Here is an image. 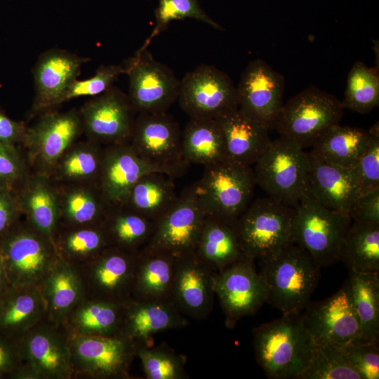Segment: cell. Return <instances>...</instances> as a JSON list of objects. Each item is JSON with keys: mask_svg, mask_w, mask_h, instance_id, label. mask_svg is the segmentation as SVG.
<instances>
[{"mask_svg": "<svg viewBox=\"0 0 379 379\" xmlns=\"http://www.w3.org/2000/svg\"><path fill=\"white\" fill-rule=\"evenodd\" d=\"M27 128L24 124L9 118L0 109V142L15 145L22 141Z\"/></svg>", "mask_w": 379, "mask_h": 379, "instance_id": "cell-53", "label": "cell"}, {"mask_svg": "<svg viewBox=\"0 0 379 379\" xmlns=\"http://www.w3.org/2000/svg\"><path fill=\"white\" fill-rule=\"evenodd\" d=\"M182 149L190 165L206 166L227 159L225 137L215 119H190L182 131Z\"/></svg>", "mask_w": 379, "mask_h": 379, "instance_id": "cell-31", "label": "cell"}, {"mask_svg": "<svg viewBox=\"0 0 379 379\" xmlns=\"http://www.w3.org/2000/svg\"><path fill=\"white\" fill-rule=\"evenodd\" d=\"M352 221L379 224V187L357 197L349 212Z\"/></svg>", "mask_w": 379, "mask_h": 379, "instance_id": "cell-50", "label": "cell"}, {"mask_svg": "<svg viewBox=\"0 0 379 379\" xmlns=\"http://www.w3.org/2000/svg\"><path fill=\"white\" fill-rule=\"evenodd\" d=\"M108 246L109 244L103 228L74 232L65 241V249L74 255L99 254Z\"/></svg>", "mask_w": 379, "mask_h": 379, "instance_id": "cell-48", "label": "cell"}, {"mask_svg": "<svg viewBox=\"0 0 379 379\" xmlns=\"http://www.w3.org/2000/svg\"><path fill=\"white\" fill-rule=\"evenodd\" d=\"M215 120L225 137L227 158L234 162L254 164L272 142L270 131L238 107Z\"/></svg>", "mask_w": 379, "mask_h": 379, "instance_id": "cell-24", "label": "cell"}, {"mask_svg": "<svg viewBox=\"0 0 379 379\" xmlns=\"http://www.w3.org/2000/svg\"><path fill=\"white\" fill-rule=\"evenodd\" d=\"M48 239L25 228L13 227L0 239V254L12 287L36 286L56 262Z\"/></svg>", "mask_w": 379, "mask_h": 379, "instance_id": "cell-10", "label": "cell"}, {"mask_svg": "<svg viewBox=\"0 0 379 379\" xmlns=\"http://www.w3.org/2000/svg\"><path fill=\"white\" fill-rule=\"evenodd\" d=\"M128 98L138 114L166 112L177 100L180 80L147 50L136 51L124 65Z\"/></svg>", "mask_w": 379, "mask_h": 379, "instance_id": "cell-9", "label": "cell"}, {"mask_svg": "<svg viewBox=\"0 0 379 379\" xmlns=\"http://www.w3.org/2000/svg\"><path fill=\"white\" fill-rule=\"evenodd\" d=\"M44 283L46 307L56 317L68 312L80 298L81 291L79 277L64 262L56 260Z\"/></svg>", "mask_w": 379, "mask_h": 379, "instance_id": "cell-37", "label": "cell"}, {"mask_svg": "<svg viewBox=\"0 0 379 379\" xmlns=\"http://www.w3.org/2000/svg\"><path fill=\"white\" fill-rule=\"evenodd\" d=\"M215 272L246 257L234 224L206 215L194 250Z\"/></svg>", "mask_w": 379, "mask_h": 379, "instance_id": "cell-28", "label": "cell"}, {"mask_svg": "<svg viewBox=\"0 0 379 379\" xmlns=\"http://www.w3.org/2000/svg\"><path fill=\"white\" fill-rule=\"evenodd\" d=\"M3 377V375L0 373V378Z\"/></svg>", "mask_w": 379, "mask_h": 379, "instance_id": "cell-55", "label": "cell"}, {"mask_svg": "<svg viewBox=\"0 0 379 379\" xmlns=\"http://www.w3.org/2000/svg\"><path fill=\"white\" fill-rule=\"evenodd\" d=\"M24 173L25 167L15 146L0 142V185L13 190Z\"/></svg>", "mask_w": 379, "mask_h": 379, "instance_id": "cell-49", "label": "cell"}, {"mask_svg": "<svg viewBox=\"0 0 379 379\" xmlns=\"http://www.w3.org/2000/svg\"><path fill=\"white\" fill-rule=\"evenodd\" d=\"M83 129L79 112H45L30 128L23 142L32 159L45 168L55 165Z\"/></svg>", "mask_w": 379, "mask_h": 379, "instance_id": "cell-20", "label": "cell"}, {"mask_svg": "<svg viewBox=\"0 0 379 379\" xmlns=\"http://www.w3.org/2000/svg\"><path fill=\"white\" fill-rule=\"evenodd\" d=\"M298 379H361L341 347L317 345L311 361Z\"/></svg>", "mask_w": 379, "mask_h": 379, "instance_id": "cell-41", "label": "cell"}, {"mask_svg": "<svg viewBox=\"0 0 379 379\" xmlns=\"http://www.w3.org/2000/svg\"><path fill=\"white\" fill-rule=\"evenodd\" d=\"M259 263L266 286V302L283 314L301 313L321 277V267L310 254L293 242Z\"/></svg>", "mask_w": 379, "mask_h": 379, "instance_id": "cell-2", "label": "cell"}, {"mask_svg": "<svg viewBox=\"0 0 379 379\" xmlns=\"http://www.w3.org/2000/svg\"><path fill=\"white\" fill-rule=\"evenodd\" d=\"M107 204L102 197L98 198L91 191L83 189L69 192L64 200V213L66 217L77 224H84L95 220L106 215Z\"/></svg>", "mask_w": 379, "mask_h": 379, "instance_id": "cell-46", "label": "cell"}, {"mask_svg": "<svg viewBox=\"0 0 379 379\" xmlns=\"http://www.w3.org/2000/svg\"><path fill=\"white\" fill-rule=\"evenodd\" d=\"M137 253L110 246L98 255L91 279L99 299L124 302L131 298Z\"/></svg>", "mask_w": 379, "mask_h": 379, "instance_id": "cell-25", "label": "cell"}, {"mask_svg": "<svg viewBox=\"0 0 379 379\" xmlns=\"http://www.w3.org/2000/svg\"><path fill=\"white\" fill-rule=\"evenodd\" d=\"M17 199L20 210L26 213L36 231L50 239L57 223L59 205L48 180L42 176L32 178Z\"/></svg>", "mask_w": 379, "mask_h": 379, "instance_id": "cell-35", "label": "cell"}, {"mask_svg": "<svg viewBox=\"0 0 379 379\" xmlns=\"http://www.w3.org/2000/svg\"><path fill=\"white\" fill-rule=\"evenodd\" d=\"M307 155L311 194L323 206L349 217L351 206L359 196L351 169L325 161L310 152Z\"/></svg>", "mask_w": 379, "mask_h": 379, "instance_id": "cell-23", "label": "cell"}, {"mask_svg": "<svg viewBox=\"0 0 379 379\" xmlns=\"http://www.w3.org/2000/svg\"><path fill=\"white\" fill-rule=\"evenodd\" d=\"M215 293L225 314V324L233 328L244 317L254 314L266 302L267 291L255 260L247 256L215 274Z\"/></svg>", "mask_w": 379, "mask_h": 379, "instance_id": "cell-13", "label": "cell"}, {"mask_svg": "<svg viewBox=\"0 0 379 379\" xmlns=\"http://www.w3.org/2000/svg\"><path fill=\"white\" fill-rule=\"evenodd\" d=\"M152 172L166 173L141 158L129 142L111 144L102 152L98 177L103 200L108 207L125 204L133 186Z\"/></svg>", "mask_w": 379, "mask_h": 379, "instance_id": "cell-19", "label": "cell"}, {"mask_svg": "<svg viewBox=\"0 0 379 379\" xmlns=\"http://www.w3.org/2000/svg\"><path fill=\"white\" fill-rule=\"evenodd\" d=\"M46 305L36 286L11 287L0 298V334L19 339L40 319Z\"/></svg>", "mask_w": 379, "mask_h": 379, "instance_id": "cell-29", "label": "cell"}, {"mask_svg": "<svg viewBox=\"0 0 379 379\" xmlns=\"http://www.w3.org/2000/svg\"><path fill=\"white\" fill-rule=\"evenodd\" d=\"M352 366L361 379L379 378L378 343H355L341 347Z\"/></svg>", "mask_w": 379, "mask_h": 379, "instance_id": "cell-47", "label": "cell"}, {"mask_svg": "<svg viewBox=\"0 0 379 379\" xmlns=\"http://www.w3.org/2000/svg\"><path fill=\"white\" fill-rule=\"evenodd\" d=\"M129 143L141 158L174 178L190 166L182 154L180 125L167 112L138 114Z\"/></svg>", "mask_w": 379, "mask_h": 379, "instance_id": "cell-8", "label": "cell"}, {"mask_svg": "<svg viewBox=\"0 0 379 379\" xmlns=\"http://www.w3.org/2000/svg\"><path fill=\"white\" fill-rule=\"evenodd\" d=\"M102 152L94 145L80 146L69 152L60 164V173L69 180L99 177Z\"/></svg>", "mask_w": 379, "mask_h": 379, "instance_id": "cell-44", "label": "cell"}, {"mask_svg": "<svg viewBox=\"0 0 379 379\" xmlns=\"http://www.w3.org/2000/svg\"><path fill=\"white\" fill-rule=\"evenodd\" d=\"M215 272L194 252L175 256L171 302L184 316L201 321L213 308Z\"/></svg>", "mask_w": 379, "mask_h": 379, "instance_id": "cell-16", "label": "cell"}, {"mask_svg": "<svg viewBox=\"0 0 379 379\" xmlns=\"http://www.w3.org/2000/svg\"><path fill=\"white\" fill-rule=\"evenodd\" d=\"M353 302L364 343L379 342V272L349 271Z\"/></svg>", "mask_w": 379, "mask_h": 379, "instance_id": "cell-36", "label": "cell"}, {"mask_svg": "<svg viewBox=\"0 0 379 379\" xmlns=\"http://www.w3.org/2000/svg\"><path fill=\"white\" fill-rule=\"evenodd\" d=\"M136 343L119 333L81 334L73 343V355L79 367L101 378H128L136 356Z\"/></svg>", "mask_w": 379, "mask_h": 379, "instance_id": "cell-18", "label": "cell"}, {"mask_svg": "<svg viewBox=\"0 0 379 379\" xmlns=\"http://www.w3.org/2000/svg\"><path fill=\"white\" fill-rule=\"evenodd\" d=\"M175 260L170 253L142 248L137 253L131 298L171 302Z\"/></svg>", "mask_w": 379, "mask_h": 379, "instance_id": "cell-26", "label": "cell"}, {"mask_svg": "<svg viewBox=\"0 0 379 379\" xmlns=\"http://www.w3.org/2000/svg\"><path fill=\"white\" fill-rule=\"evenodd\" d=\"M284 77L261 59L248 62L237 88L238 108L269 131L284 105Z\"/></svg>", "mask_w": 379, "mask_h": 379, "instance_id": "cell-14", "label": "cell"}, {"mask_svg": "<svg viewBox=\"0 0 379 379\" xmlns=\"http://www.w3.org/2000/svg\"><path fill=\"white\" fill-rule=\"evenodd\" d=\"M135 113L128 96L113 86L86 103L79 112L88 135L111 144L129 142Z\"/></svg>", "mask_w": 379, "mask_h": 379, "instance_id": "cell-17", "label": "cell"}, {"mask_svg": "<svg viewBox=\"0 0 379 379\" xmlns=\"http://www.w3.org/2000/svg\"><path fill=\"white\" fill-rule=\"evenodd\" d=\"M351 222L348 216L320 204L307 189L295 208L293 241L302 247L320 267H329L340 261Z\"/></svg>", "mask_w": 379, "mask_h": 379, "instance_id": "cell-6", "label": "cell"}, {"mask_svg": "<svg viewBox=\"0 0 379 379\" xmlns=\"http://www.w3.org/2000/svg\"><path fill=\"white\" fill-rule=\"evenodd\" d=\"M252 334L256 361L270 379H298L317 347L302 312L283 314Z\"/></svg>", "mask_w": 379, "mask_h": 379, "instance_id": "cell-1", "label": "cell"}, {"mask_svg": "<svg viewBox=\"0 0 379 379\" xmlns=\"http://www.w3.org/2000/svg\"><path fill=\"white\" fill-rule=\"evenodd\" d=\"M126 302L98 299L88 302L77 310L74 318V326L85 335L119 334Z\"/></svg>", "mask_w": 379, "mask_h": 379, "instance_id": "cell-38", "label": "cell"}, {"mask_svg": "<svg viewBox=\"0 0 379 379\" xmlns=\"http://www.w3.org/2000/svg\"><path fill=\"white\" fill-rule=\"evenodd\" d=\"M8 279L3 259L0 254V298L11 288Z\"/></svg>", "mask_w": 379, "mask_h": 379, "instance_id": "cell-54", "label": "cell"}, {"mask_svg": "<svg viewBox=\"0 0 379 379\" xmlns=\"http://www.w3.org/2000/svg\"><path fill=\"white\" fill-rule=\"evenodd\" d=\"M89 58L66 50L51 48L41 54L34 68L35 96L32 110L45 112L60 105L69 86L78 79Z\"/></svg>", "mask_w": 379, "mask_h": 379, "instance_id": "cell-21", "label": "cell"}, {"mask_svg": "<svg viewBox=\"0 0 379 379\" xmlns=\"http://www.w3.org/2000/svg\"><path fill=\"white\" fill-rule=\"evenodd\" d=\"M370 137L368 131L338 124L326 132L310 152L325 161L352 169L365 151Z\"/></svg>", "mask_w": 379, "mask_h": 379, "instance_id": "cell-32", "label": "cell"}, {"mask_svg": "<svg viewBox=\"0 0 379 379\" xmlns=\"http://www.w3.org/2000/svg\"><path fill=\"white\" fill-rule=\"evenodd\" d=\"M158 6L154 11V27L151 34L137 51L147 49L152 40L164 32L173 20L194 18L215 29L224 30L218 23L204 12L198 0H158Z\"/></svg>", "mask_w": 379, "mask_h": 379, "instance_id": "cell-42", "label": "cell"}, {"mask_svg": "<svg viewBox=\"0 0 379 379\" xmlns=\"http://www.w3.org/2000/svg\"><path fill=\"white\" fill-rule=\"evenodd\" d=\"M187 319L168 301L130 298L125 303L120 334L136 345H152L158 333L185 327Z\"/></svg>", "mask_w": 379, "mask_h": 379, "instance_id": "cell-22", "label": "cell"}, {"mask_svg": "<svg viewBox=\"0 0 379 379\" xmlns=\"http://www.w3.org/2000/svg\"><path fill=\"white\" fill-rule=\"evenodd\" d=\"M195 185L207 215L235 224L252 201L256 182L251 166L225 159L204 166Z\"/></svg>", "mask_w": 379, "mask_h": 379, "instance_id": "cell-3", "label": "cell"}, {"mask_svg": "<svg viewBox=\"0 0 379 379\" xmlns=\"http://www.w3.org/2000/svg\"><path fill=\"white\" fill-rule=\"evenodd\" d=\"M136 356L141 361L147 379H187V358L166 343L157 346L136 345Z\"/></svg>", "mask_w": 379, "mask_h": 379, "instance_id": "cell-40", "label": "cell"}, {"mask_svg": "<svg viewBox=\"0 0 379 379\" xmlns=\"http://www.w3.org/2000/svg\"><path fill=\"white\" fill-rule=\"evenodd\" d=\"M105 215L103 230L109 246H115L132 253L138 252L150 240L156 225L151 220L126 205L109 207Z\"/></svg>", "mask_w": 379, "mask_h": 379, "instance_id": "cell-33", "label": "cell"}, {"mask_svg": "<svg viewBox=\"0 0 379 379\" xmlns=\"http://www.w3.org/2000/svg\"><path fill=\"white\" fill-rule=\"evenodd\" d=\"M254 164L256 185L269 197L295 208L308 189L307 152L294 142L280 136L272 140Z\"/></svg>", "mask_w": 379, "mask_h": 379, "instance_id": "cell-4", "label": "cell"}, {"mask_svg": "<svg viewBox=\"0 0 379 379\" xmlns=\"http://www.w3.org/2000/svg\"><path fill=\"white\" fill-rule=\"evenodd\" d=\"M18 346L20 358L25 359L36 375L46 378H65L70 372V351L53 333L38 330L25 333Z\"/></svg>", "mask_w": 379, "mask_h": 379, "instance_id": "cell-27", "label": "cell"}, {"mask_svg": "<svg viewBox=\"0 0 379 379\" xmlns=\"http://www.w3.org/2000/svg\"><path fill=\"white\" fill-rule=\"evenodd\" d=\"M124 72V65H101L91 77L74 81L62 95L60 105L79 97L99 95L109 89Z\"/></svg>", "mask_w": 379, "mask_h": 379, "instance_id": "cell-45", "label": "cell"}, {"mask_svg": "<svg viewBox=\"0 0 379 379\" xmlns=\"http://www.w3.org/2000/svg\"><path fill=\"white\" fill-rule=\"evenodd\" d=\"M178 197L174 178L161 172L144 175L131 188L125 204L145 218L158 221Z\"/></svg>", "mask_w": 379, "mask_h": 379, "instance_id": "cell-30", "label": "cell"}, {"mask_svg": "<svg viewBox=\"0 0 379 379\" xmlns=\"http://www.w3.org/2000/svg\"><path fill=\"white\" fill-rule=\"evenodd\" d=\"M206 215L194 182L182 190L173 207L156 222L146 246L174 256L194 252Z\"/></svg>", "mask_w": 379, "mask_h": 379, "instance_id": "cell-15", "label": "cell"}, {"mask_svg": "<svg viewBox=\"0 0 379 379\" xmlns=\"http://www.w3.org/2000/svg\"><path fill=\"white\" fill-rule=\"evenodd\" d=\"M344 109L335 95L310 86L284 103L274 129L302 148H312L330 128L340 124Z\"/></svg>", "mask_w": 379, "mask_h": 379, "instance_id": "cell-5", "label": "cell"}, {"mask_svg": "<svg viewBox=\"0 0 379 379\" xmlns=\"http://www.w3.org/2000/svg\"><path fill=\"white\" fill-rule=\"evenodd\" d=\"M345 108L366 114L379 105V75L375 68H369L360 61L352 67L347 79Z\"/></svg>", "mask_w": 379, "mask_h": 379, "instance_id": "cell-39", "label": "cell"}, {"mask_svg": "<svg viewBox=\"0 0 379 379\" xmlns=\"http://www.w3.org/2000/svg\"><path fill=\"white\" fill-rule=\"evenodd\" d=\"M20 210L13 190L0 185V239L13 227Z\"/></svg>", "mask_w": 379, "mask_h": 379, "instance_id": "cell-51", "label": "cell"}, {"mask_svg": "<svg viewBox=\"0 0 379 379\" xmlns=\"http://www.w3.org/2000/svg\"><path fill=\"white\" fill-rule=\"evenodd\" d=\"M20 358L14 340L0 334V373L4 375L15 371Z\"/></svg>", "mask_w": 379, "mask_h": 379, "instance_id": "cell-52", "label": "cell"}, {"mask_svg": "<svg viewBox=\"0 0 379 379\" xmlns=\"http://www.w3.org/2000/svg\"><path fill=\"white\" fill-rule=\"evenodd\" d=\"M177 100L190 119H216L238 107L237 88L230 77L205 64L180 80Z\"/></svg>", "mask_w": 379, "mask_h": 379, "instance_id": "cell-11", "label": "cell"}, {"mask_svg": "<svg viewBox=\"0 0 379 379\" xmlns=\"http://www.w3.org/2000/svg\"><path fill=\"white\" fill-rule=\"evenodd\" d=\"M349 271L379 272V224L352 221L340 253Z\"/></svg>", "mask_w": 379, "mask_h": 379, "instance_id": "cell-34", "label": "cell"}, {"mask_svg": "<svg viewBox=\"0 0 379 379\" xmlns=\"http://www.w3.org/2000/svg\"><path fill=\"white\" fill-rule=\"evenodd\" d=\"M302 314L317 345L364 343L348 279L328 298L310 301Z\"/></svg>", "mask_w": 379, "mask_h": 379, "instance_id": "cell-12", "label": "cell"}, {"mask_svg": "<svg viewBox=\"0 0 379 379\" xmlns=\"http://www.w3.org/2000/svg\"><path fill=\"white\" fill-rule=\"evenodd\" d=\"M295 208L271 197L252 201L234 225L246 256L264 260L293 243Z\"/></svg>", "mask_w": 379, "mask_h": 379, "instance_id": "cell-7", "label": "cell"}, {"mask_svg": "<svg viewBox=\"0 0 379 379\" xmlns=\"http://www.w3.org/2000/svg\"><path fill=\"white\" fill-rule=\"evenodd\" d=\"M368 144L359 160L351 169L359 195L379 187V128L375 123L368 131Z\"/></svg>", "mask_w": 379, "mask_h": 379, "instance_id": "cell-43", "label": "cell"}]
</instances>
